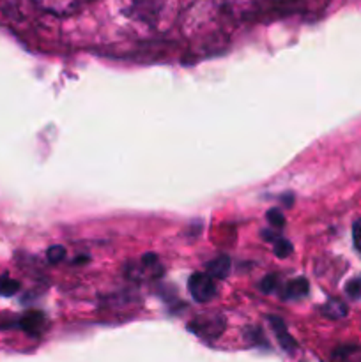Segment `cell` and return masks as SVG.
Returning <instances> with one entry per match:
<instances>
[{
	"mask_svg": "<svg viewBox=\"0 0 361 362\" xmlns=\"http://www.w3.org/2000/svg\"><path fill=\"white\" fill-rule=\"evenodd\" d=\"M188 290H190V296L197 303H207V300H211L214 297L216 283L209 274L195 272L190 278V281H188Z\"/></svg>",
	"mask_w": 361,
	"mask_h": 362,
	"instance_id": "6da1fadb",
	"label": "cell"
},
{
	"mask_svg": "<svg viewBox=\"0 0 361 362\" xmlns=\"http://www.w3.org/2000/svg\"><path fill=\"white\" fill-rule=\"evenodd\" d=\"M39 7L55 14H69L81 9L91 0H34Z\"/></svg>",
	"mask_w": 361,
	"mask_h": 362,
	"instance_id": "7a4b0ae2",
	"label": "cell"
},
{
	"mask_svg": "<svg viewBox=\"0 0 361 362\" xmlns=\"http://www.w3.org/2000/svg\"><path fill=\"white\" fill-rule=\"evenodd\" d=\"M20 327L23 329L27 334L39 336L46 327L45 315L39 313V311H28L27 315H23V317H21Z\"/></svg>",
	"mask_w": 361,
	"mask_h": 362,
	"instance_id": "3957f363",
	"label": "cell"
},
{
	"mask_svg": "<svg viewBox=\"0 0 361 362\" xmlns=\"http://www.w3.org/2000/svg\"><path fill=\"white\" fill-rule=\"evenodd\" d=\"M269 322H271L273 331H275L276 338H278L280 346H282L283 350H287V352H294V350H296V341H294V339L290 338L289 332H287V327L285 324H283L282 318L269 317Z\"/></svg>",
	"mask_w": 361,
	"mask_h": 362,
	"instance_id": "277c9868",
	"label": "cell"
},
{
	"mask_svg": "<svg viewBox=\"0 0 361 362\" xmlns=\"http://www.w3.org/2000/svg\"><path fill=\"white\" fill-rule=\"evenodd\" d=\"M308 290H310V285L304 278L292 279L290 283H287L285 288H283V299L292 300V299H303L304 296H308Z\"/></svg>",
	"mask_w": 361,
	"mask_h": 362,
	"instance_id": "5b68a950",
	"label": "cell"
},
{
	"mask_svg": "<svg viewBox=\"0 0 361 362\" xmlns=\"http://www.w3.org/2000/svg\"><path fill=\"white\" fill-rule=\"evenodd\" d=\"M230 267H232V264H230L229 257H218V258H214V260H211L207 264V274L211 276L212 279H214V278L223 279V278H227V276H229Z\"/></svg>",
	"mask_w": 361,
	"mask_h": 362,
	"instance_id": "8992f818",
	"label": "cell"
},
{
	"mask_svg": "<svg viewBox=\"0 0 361 362\" xmlns=\"http://www.w3.org/2000/svg\"><path fill=\"white\" fill-rule=\"evenodd\" d=\"M322 313L329 318H342L347 315L345 304H342L340 300H329L324 308H322Z\"/></svg>",
	"mask_w": 361,
	"mask_h": 362,
	"instance_id": "52a82bcc",
	"label": "cell"
},
{
	"mask_svg": "<svg viewBox=\"0 0 361 362\" xmlns=\"http://www.w3.org/2000/svg\"><path fill=\"white\" fill-rule=\"evenodd\" d=\"M18 290H20V283L14 281V279H11L7 274L0 276V296L13 297Z\"/></svg>",
	"mask_w": 361,
	"mask_h": 362,
	"instance_id": "ba28073f",
	"label": "cell"
},
{
	"mask_svg": "<svg viewBox=\"0 0 361 362\" xmlns=\"http://www.w3.org/2000/svg\"><path fill=\"white\" fill-rule=\"evenodd\" d=\"M345 293L350 299H361V276H356L345 285Z\"/></svg>",
	"mask_w": 361,
	"mask_h": 362,
	"instance_id": "9c48e42d",
	"label": "cell"
},
{
	"mask_svg": "<svg viewBox=\"0 0 361 362\" xmlns=\"http://www.w3.org/2000/svg\"><path fill=\"white\" fill-rule=\"evenodd\" d=\"M292 253V244L285 239H276L275 243V255L278 258H287Z\"/></svg>",
	"mask_w": 361,
	"mask_h": 362,
	"instance_id": "30bf717a",
	"label": "cell"
},
{
	"mask_svg": "<svg viewBox=\"0 0 361 362\" xmlns=\"http://www.w3.org/2000/svg\"><path fill=\"white\" fill-rule=\"evenodd\" d=\"M268 221L269 225L275 226V228H283V225H285V218H283V214L278 209H271V211L268 212Z\"/></svg>",
	"mask_w": 361,
	"mask_h": 362,
	"instance_id": "8fae6325",
	"label": "cell"
},
{
	"mask_svg": "<svg viewBox=\"0 0 361 362\" xmlns=\"http://www.w3.org/2000/svg\"><path fill=\"white\" fill-rule=\"evenodd\" d=\"M64 257H66V250L62 246H53L48 250V260L52 264H59L64 260Z\"/></svg>",
	"mask_w": 361,
	"mask_h": 362,
	"instance_id": "7c38bea8",
	"label": "cell"
},
{
	"mask_svg": "<svg viewBox=\"0 0 361 362\" xmlns=\"http://www.w3.org/2000/svg\"><path fill=\"white\" fill-rule=\"evenodd\" d=\"M276 285H278V276H276V274H269V276H265L264 279H262L260 288L264 290L265 293H271V292H275Z\"/></svg>",
	"mask_w": 361,
	"mask_h": 362,
	"instance_id": "4fadbf2b",
	"label": "cell"
},
{
	"mask_svg": "<svg viewBox=\"0 0 361 362\" xmlns=\"http://www.w3.org/2000/svg\"><path fill=\"white\" fill-rule=\"evenodd\" d=\"M353 239H354V247L361 253V219H357L353 226Z\"/></svg>",
	"mask_w": 361,
	"mask_h": 362,
	"instance_id": "5bb4252c",
	"label": "cell"
}]
</instances>
